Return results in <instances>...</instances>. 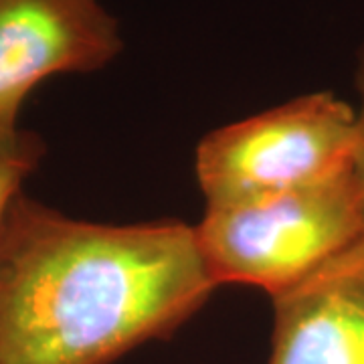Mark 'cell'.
I'll use <instances>...</instances> for the list:
<instances>
[{"label": "cell", "mask_w": 364, "mask_h": 364, "mask_svg": "<svg viewBox=\"0 0 364 364\" xmlns=\"http://www.w3.org/2000/svg\"><path fill=\"white\" fill-rule=\"evenodd\" d=\"M217 287L195 225L83 221L21 191L0 215V364H114Z\"/></svg>", "instance_id": "cell-1"}, {"label": "cell", "mask_w": 364, "mask_h": 364, "mask_svg": "<svg viewBox=\"0 0 364 364\" xmlns=\"http://www.w3.org/2000/svg\"><path fill=\"white\" fill-rule=\"evenodd\" d=\"M195 233L217 286L247 284L265 289L272 298L363 237V188L350 160L306 186L207 207Z\"/></svg>", "instance_id": "cell-2"}, {"label": "cell", "mask_w": 364, "mask_h": 364, "mask_svg": "<svg viewBox=\"0 0 364 364\" xmlns=\"http://www.w3.org/2000/svg\"><path fill=\"white\" fill-rule=\"evenodd\" d=\"M354 142L356 107L316 91L208 132L196 181L207 207L245 203L330 176L350 162Z\"/></svg>", "instance_id": "cell-3"}, {"label": "cell", "mask_w": 364, "mask_h": 364, "mask_svg": "<svg viewBox=\"0 0 364 364\" xmlns=\"http://www.w3.org/2000/svg\"><path fill=\"white\" fill-rule=\"evenodd\" d=\"M124 51L102 0H0V126H18L43 81L93 73Z\"/></svg>", "instance_id": "cell-4"}, {"label": "cell", "mask_w": 364, "mask_h": 364, "mask_svg": "<svg viewBox=\"0 0 364 364\" xmlns=\"http://www.w3.org/2000/svg\"><path fill=\"white\" fill-rule=\"evenodd\" d=\"M267 364H364V235L272 296Z\"/></svg>", "instance_id": "cell-5"}, {"label": "cell", "mask_w": 364, "mask_h": 364, "mask_svg": "<svg viewBox=\"0 0 364 364\" xmlns=\"http://www.w3.org/2000/svg\"><path fill=\"white\" fill-rule=\"evenodd\" d=\"M45 152L39 134L21 126H0V215L39 168Z\"/></svg>", "instance_id": "cell-6"}, {"label": "cell", "mask_w": 364, "mask_h": 364, "mask_svg": "<svg viewBox=\"0 0 364 364\" xmlns=\"http://www.w3.org/2000/svg\"><path fill=\"white\" fill-rule=\"evenodd\" d=\"M354 87L358 91L360 104L356 107V142H354V150H352V166L356 172V178L360 182L364 198V45L356 53Z\"/></svg>", "instance_id": "cell-7"}]
</instances>
